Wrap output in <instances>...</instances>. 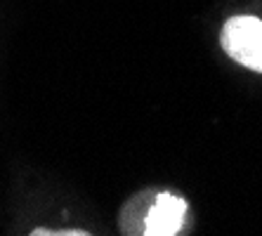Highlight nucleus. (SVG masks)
Masks as SVG:
<instances>
[{"mask_svg": "<svg viewBox=\"0 0 262 236\" xmlns=\"http://www.w3.org/2000/svg\"><path fill=\"white\" fill-rule=\"evenodd\" d=\"M187 201L170 191H142L121 208L123 234L175 236L187 222Z\"/></svg>", "mask_w": 262, "mask_h": 236, "instance_id": "obj_1", "label": "nucleus"}, {"mask_svg": "<svg viewBox=\"0 0 262 236\" xmlns=\"http://www.w3.org/2000/svg\"><path fill=\"white\" fill-rule=\"evenodd\" d=\"M222 50L250 71L262 73V22L255 17H232L220 33Z\"/></svg>", "mask_w": 262, "mask_h": 236, "instance_id": "obj_2", "label": "nucleus"}]
</instances>
